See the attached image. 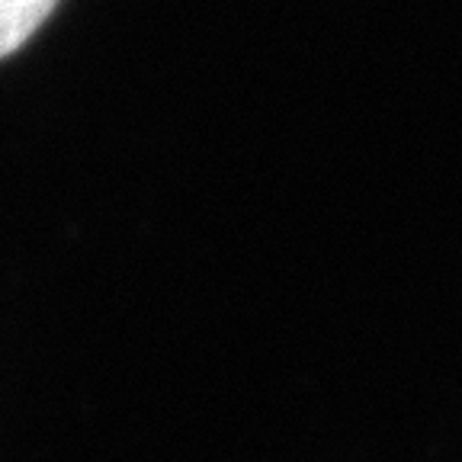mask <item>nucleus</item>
<instances>
[{
    "instance_id": "1",
    "label": "nucleus",
    "mask_w": 462,
    "mask_h": 462,
    "mask_svg": "<svg viewBox=\"0 0 462 462\" xmlns=\"http://www.w3.org/2000/svg\"><path fill=\"white\" fill-rule=\"evenodd\" d=\"M58 0H0V58L26 42L55 10Z\"/></svg>"
}]
</instances>
